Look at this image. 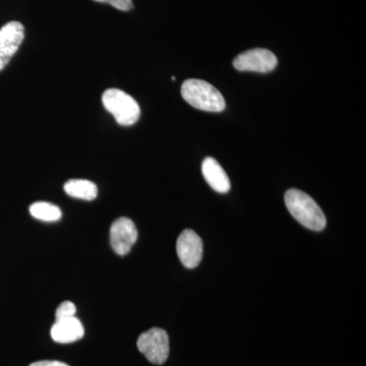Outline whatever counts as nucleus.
Segmentation results:
<instances>
[{
	"label": "nucleus",
	"instance_id": "f257e3e1",
	"mask_svg": "<svg viewBox=\"0 0 366 366\" xmlns=\"http://www.w3.org/2000/svg\"><path fill=\"white\" fill-rule=\"evenodd\" d=\"M285 204L291 215L305 228L322 231L326 227L327 219L324 212L305 192L300 189H289L285 194Z\"/></svg>",
	"mask_w": 366,
	"mask_h": 366
},
{
	"label": "nucleus",
	"instance_id": "f03ea898",
	"mask_svg": "<svg viewBox=\"0 0 366 366\" xmlns=\"http://www.w3.org/2000/svg\"><path fill=\"white\" fill-rule=\"evenodd\" d=\"M183 99L197 109L208 112H221L226 102L218 89L203 79H187L182 86Z\"/></svg>",
	"mask_w": 366,
	"mask_h": 366
},
{
	"label": "nucleus",
	"instance_id": "7ed1b4c3",
	"mask_svg": "<svg viewBox=\"0 0 366 366\" xmlns=\"http://www.w3.org/2000/svg\"><path fill=\"white\" fill-rule=\"evenodd\" d=\"M103 105L112 113L117 124L122 127H131L141 117V108L136 100L129 94L118 89H109L102 96Z\"/></svg>",
	"mask_w": 366,
	"mask_h": 366
},
{
	"label": "nucleus",
	"instance_id": "20e7f679",
	"mask_svg": "<svg viewBox=\"0 0 366 366\" xmlns=\"http://www.w3.org/2000/svg\"><path fill=\"white\" fill-rule=\"evenodd\" d=\"M137 348L153 365H161L169 356V337L160 327H153L139 337Z\"/></svg>",
	"mask_w": 366,
	"mask_h": 366
},
{
	"label": "nucleus",
	"instance_id": "39448f33",
	"mask_svg": "<svg viewBox=\"0 0 366 366\" xmlns=\"http://www.w3.org/2000/svg\"><path fill=\"white\" fill-rule=\"evenodd\" d=\"M278 64V59L273 52L262 48H254L242 53L233 61L237 71L269 72L273 71Z\"/></svg>",
	"mask_w": 366,
	"mask_h": 366
},
{
	"label": "nucleus",
	"instance_id": "423d86ee",
	"mask_svg": "<svg viewBox=\"0 0 366 366\" xmlns=\"http://www.w3.org/2000/svg\"><path fill=\"white\" fill-rule=\"evenodd\" d=\"M177 250L178 257L185 268H197L203 259V240L194 230L187 229L178 237Z\"/></svg>",
	"mask_w": 366,
	"mask_h": 366
},
{
	"label": "nucleus",
	"instance_id": "0eeeda50",
	"mask_svg": "<svg viewBox=\"0 0 366 366\" xmlns=\"http://www.w3.org/2000/svg\"><path fill=\"white\" fill-rule=\"evenodd\" d=\"M25 38V28L20 21H9L0 29V71L9 64Z\"/></svg>",
	"mask_w": 366,
	"mask_h": 366
},
{
	"label": "nucleus",
	"instance_id": "6e6552de",
	"mask_svg": "<svg viewBox=\"0 0 366 366\" xmlns=\"http://www.w3.org/2000/svg\"><path fill=\"white\" fill-rule=\"evenodd\" d=\"M137 239V229L131 219L122 217L113 222L110 228V244L117 254H129Z\"/></svg>",
	"mask_w": 366,
	"mask_h": 366
},
{
	"label": "nucleus",
	"instance_id": "1a4fd4ad",
	"mask_svg": "<svg viewBox=\"0 0 366 366\" xmlns=\"http://www.w3.org/2000/svg\"><path fill=\"white\" fill-rule=\"evenodd\" d=\"M50 334L57 343L67 344L81 340L85 335V329L78 317H71L55 320Z\"/></svg>",
	"mask_w": 366,
	"mask_h": 366
},
{
	"label": "nucleus",
	"instance_id": "9d476101",
	"mask_svg": "<svg viewBox=\"0 0 366 366\" xmlns=\"http://www.w3.org/2000/svg\"><path fill=\"white\" fill-rule=\"evenodd\" d=\"M202 172L209 187L219 194H226L230 190L231 184L227 173L215 159H204L202 164Z\"/></svg>",
	"mask_w": 366,
	"mask_h": 366
},
{
	"label": "nucleus",
	"instance_id": "9b49d317",
	"mask_svg": "<svg viewBox=\"0 0 366 366\" xmlns=\"http://www.w3.org/2000/svg\"><path fill=\"white\" fill-rule=\"evenodd\" d=\"M64 190L69 196L84 201H94L98 196L97 185L86 179H71L64 184Z\"/></svg>",
	"mask_w": 366,
	"mask_h": 366
},
{
	"label": "nucleus",
	"instance_id": "f8f14e48",
	"mask_svg": "<svg viewBox=\"0 0 366 366\" xmlns=\"http://www.w3.org/2000/svg\"><path fill=\"white\" fill-rule=\"evenodd\" d=\"M30 214L38 220L45 221V222H55L60 220L62 213L59 207L55 206L51 203L46 202H37L30 206Z\"/></svg>",
	"mask_w": 366,
	"mask_h": 366
},
{
	"label": "nucleus",
	"instance_id": "ddd939ff",
	"mask_svg": "<svg viewBox=\"0 0 366 366\" xmlns=\"http://www.w3.org/2000/svg\"><path fill=\"white\" fill-rule=\"evenodd\" d=\"M76 307L71 301H64L61 305L57 307L55 320H59L67 319V317H76Z\"/></svg>",
	"mask_w": 366,
	"mask_h": 366
},
{
	"label": "nucleus",
	"instance_id": "4468645a",
	"mask_svg": "<svg viewBox=\"0 0 366 366\" xmlns=\"http://www.w3.org/2000/svg\"><path fill=\"white\" fill-rule=\"evenodd\" d=\"M94 1L103 2V4H108L119 11H131L134 7L132 0H94Z\"/></svg>",
	"mask_w": 366,
	"mask_h": 366
},
{
	"label": "nucleus",
	"instance_id": "2eb2a0df",
	"mask_svg": "<svg viewBox=\"0 0 366 366\" xmlns=\"http://www.w3.org/2000/svg\"><path fill=\"white\" fill-rule=\"evenodd\" d=\"M30 366H69L66 363L60 362V361L55 360H43L38 361V362H34Z\"/></svg>",
	"mask_w": 366,
	"mask_h": 366
}]
</instances>
